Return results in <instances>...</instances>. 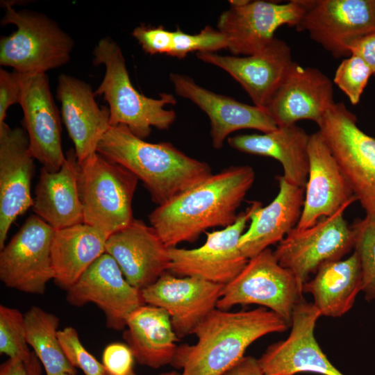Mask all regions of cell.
Returning <instances> with one entry per match:
<instances>
[{"label":"cell","instance_id":"4fadbf2b","mask_svg":"<svg viewBox=\"0 0 375 375\" xmlns=\"http://www.w3.org/2000/svg\"><path fill=\"white\" fill-rule=\"evenodd\" d=\"M335 58L349 57L354 40L375 31V0L306 1L296 26Z\"/></svg>","mask_w":375,"mask_h":375},{"label":"cell","instance_id":"74e56055","mask_svg":"<svg viewBox=\"0 0 375 375\" xmlns=\"http://www.w3.org/2000/svg\"><path fill=\"white\" fill-rule=\"evenodd\" d=\"M133 354L127 344L112 343L103 350L102 364L110 375H128L133 369Z\"/></svg>","mask_w":375,"mask_h":375},{"label":"cell","instance_id":"ee69618b","mask_svg":"<svg viewBox=\"0 0 375 375\" xmlns=\"http://www.w3.org/2000/svg\"><path fill=\"white\" fill-rule=\"evenodd\" d=\"M158 375H183L182 373H178L177 372H175V371H172V372H164V373H161Z\"/></svg>","mask_w":375,"mask_h":375},{"label":"cell","instance_id":"603a6c76","mask_svg":"<svg viewBox=\"0 0 375 375\" xmlns=\"http://www.w3.org/2000/svg\"><path fill=\"white\" fill-rule=\"evenodd\" d=\"M106 253L115 260L127 282L140 290L169 271V248L156 230L140 219H133L111 234Z\"/></svg>","mask_w":375,"mask_h":375},{"label":"cell","instance_id":"8fae6325","mask_svg":"<svg viewBox=\"0 0 375 375\" xmlns=\"http://www.w3.org/2000/svg\"><path fill=\"white\" fill-rule=\"evenodd\" d=\"M261 205L253 201L235 222L219 231L206 232V241L192 249L169 248V271L182 276L197 277L212 283L226 285L247 265L249 259L241 252L238 242L255 209Z\"/></svg>","mask_w":375,"mask_h":375},{"label":"cell","instance_id":"4dcf8cb0","mask_svg":"<svg viewBox=\"0 0 375 375\" xmlns=\"http://www.w3.org/2000/svg\"><path fill=\"white\" fill-rule=\"evenodd\" d=\"M26 338L42 363L47 375L76 374L66 358L58 338L59 318L33 306L24 315Z\"/></svg>","mask_w":375,"mask_h":375},{"label":"cell","instance_id":"7dc6e473","mask_svg":"<svg viewBox=\"0 0 375 375\" xmlns=\"http://www.w3.org/2000/svg\"><path fill=\"white\" fill-rule=\"evenodd\" d=\"M374 299H375V295H374Z\"/></svg>","mask_w":375,"mask_h":375},{"label":"cell","instance_id":"4316f807","mask_svg":"<svg viewBox=\"0 0 375 375\" xmlns=\"http://www.w3.org/2000/svg\"><path fill=\"white\" fill-rule=\"evenodd\" d=\"M309 135L292 124L263 134L238 135L227 138L228 144L241 152L272 157L280 162L289 183L305 188L308 176Z\"/></svg>","mask_w":375,"mask_h":375},{"label":"cell","instance_id":"d6986e66","mask_svg":"<svg viewBox=\"0 0 375 375\" xmlns=\"http://www.w3.org/2000/svg\"><path fill=\"white\" fill-rule=\"evenodd\" d=\"M199 60L229 74L249 94L253 105L265 108L294 61L291 49L283 40L274 38L261 51L249 56H222L197 53Z\"/></svg>","mask_w":375,"mask_h":375},{"label":"cell","instance_id":"f6af8a7d","mask_svg":"<svg viewBox=\"0 0 375 375\" xmlns=\"http://www.w3.org/2000/svg\"><path fill=\"white\" fill-rule=\"evenodd\" d=\"M108 375H110V374H108ZM128 375H137V374H135V372L133 369Z\"/></svg>","mask_w":375,"mask_h":375},{"label":"cell","instance_id":"8992f818","mask_svg":"<svg viewBox=\"0 0 375 375\" xmlns=\"http://www.w3.org/2000/svg\"><path fill=\"white\" fill-rule=\"evenodd\" d=\"M78 164L83 223L108 237L128 226L138 178L98 152Z\"/></svg>","mask_w":375,"mask_h":375},{"label":"cell","instance_id":"7c38bea8","mask_svg":"<svg viewBox=\"0 0 375 375\" xmlns=\"http://www.w3.org/2000/svg\"><path fill=\"white\" fill-rule=\"evenodd\" d=\"M54 229L36 215L29 216L0 253V280L24 293L43 294L53 279L51 245Z\"/></svg>","mask_w":375,"mask_h":375},{"label":"cell","instance_id":"9c48e42d","mask_svg":"<svg viewBox=\"0 0 375 375\" xmlns=\"http://www.w3.org/2000/svg\"><path fill=\"white\" fill-rule=\"evenodd\" d=\"M349 206L306 229L294 227L274 251L278 263L293 273L301 290L310 274L327 262L340 260L354 247L355 231L344 218Z\"/></svg>","mask_w":375,"mask_h":375},{"label":"cell","instance_id":"7bdbcfd3","mask_svg":"<svg viewBox=\"0 0 375 375\" xmlns=\"http://www.w3.org/2000/svg\"><path fill=\"white\" fill-rule=\"evenodd\" d=\"M40 361L33 351L31 352V358L26 364L28 375H42Z\"/></svg>","mask_w":375,"mask_h":375},{"label":"cell","instance_id":"7402d4cb","mask_svg":"<svg viewBox=\"0 0 375 375\" xmlns=\"http://www.w3.org/2000/svg\"><path fill=\"white\" fill-rule=\"evenodd\" d=\"M331 80L322 71L294 62L265 108L278 127L312 120L318 124L335 103Z\"/></svg>","mask_w":375,"mask_h":375},{"label":"cell","instance_id":"cb8c5ba5","mask_svg":"<svg viewBox=\"0 0 375 375\" xmlns=\"http://www.w3.org/2000/svg\"><path fill=\"white\" fill-rule=\"evenodd\" d=\"M56 95L78 163H81L97 153L99 142L110 128L109 109L98 105L88 83L65 74L58 78Z\"/></svg>","mask_w":375,"mask_h":375},{"label":"cell","instance_id":"bcb514c9","mask_svg":"<svg viewBox=\"0 0 375 375\" xmlns=\"http://www.w3.org/2000/svg\"><path fill=\"white\" fill-rule=\"evenodd\" d=\"M56 375H75V374H68V373H61V374H56Z\"/></svg>","mask_w":375,"mask_h":375},{"label":"cell","instance_id":"e0dca14e","mask_svg":"<svg viewBox=\"0 0 375 375\" xmlns=\"http://www.w3.org/2000/svg\"><path fill=\"white\" fill-rule=\"evenodd\" d=\"M224 286L197 277L178 278L165 273L141 291L146 304L167 312L177 337L183 338L193 333L217 308Z\"/></svg>","mask_w":375,"mask_h":375},{"label":"cell","instance_id":"836d02e7","mask_svg":"<svg viewBox=\"0 0 375 375\" xmlns=\"http://www.w3.org/2000/svg\"><path fill=\"white\" fill-rule=\"evenodd\" d=\"M172 33V46L168 56L178 59H183L189 53L194 51L216 53L228 49L226 36L210 25L205 26L197 34L186 33L179 27Z\"/></svg>","mask_w":375,"mask_h":375},{"label":"cell","instance_id":"7a4b0ae2","mask_svg":"<svg viewBox=\"0 0 375 375\" xmlns=\"http://www.w3.org/2000/svg\"><path fill=\"white\" fill-rule=\"evenodd\" d=\"M290 326L264 307L238 312L216 308L195 328L197 342L178 347L172 365L182 369L183 375H223L244 356L253 342Z\"/></svg>","mask_w":375,"mask_h":375},{"label":"cell","instance_id":"60d3db41","mask_svg":"<svg viewBox=\"0 0 375 375\" xmlns=\"http://www.w3.org/2000/svg\"><path fill=\"white\" fill-rule=\"evenodd\" d=\"M223 375H266L258 360L252 356H244L237 364Z\"/></svg>","mask_w":375,"mask_h":375},{"label":"cell","instance_id":"d6a6232c","mask_svg":"<svg viewBox=\"0 0 375 375\" xmlns=\"http://www.w3.org/2000/svg\"><path fill=\"white\" fill-rule=\"evenodd\" d=\"M355 231V251L362 268V291L367 300L375 295V221L366 217L357 220L351 226Z\"/></svg>","mask_w":375,"mask_h":375},{"label":"cell","instance_id":"277c9868","mask_svg":"<svg viewBox=\"0 0 375 375\" xmlns=\"http://www.w3.org/2000/svg\"><path fill=\"white\" fill-rule=\"evenodd\" d=\"M93 64L103 65L104 77L94 94L103 96L108 104L110 126L124 125L137 137L148 138L151 127L167 130L176 114L166 109L175 105L176 99L170 93H160L151 98L138 91L133 85L121 48L109 37L101 39L93 51Z\"/></svg>","mask_w":375,"mask_h":375},{"label":"cell","instance_id":"3957f363","mask_svg":"<svg viewBox=\"0 0 375 375\" xmlns=\"http://www.w3.org/2000/svg\"><path fill=\"white\" fill-rule=\"evenodd\" d=\"M97 152L133 174L158 206L212 174L208 163L186 155L170 142H147L124 125L110 126Z\"/></svg>","mask_w":375,"mask_h":375},{"label":"cell","instance_id":"484cf974","mask_svg":"<svg viewBox=\"0 0 375 375\" xmlns=\"http://www.w3.org/2000/svg\"><path fill=\"white\" fill-rule=\"evenodd\" d=\"M279 191L265 208L257 207L251 215L249 229L240 237L238 247L249 260L272 244L280 242L296 226L304 202L305 188L292 185L278 176Z\"/></svg>","mask_w":375,"mask_h":375},{"label":"cell","instance_id":"1f68e13d","mask_svg":"<svg viewBox=\"0 0 375 375\" xmlns=\"http://www.w3.org/2000/svg\"><path fill=\"white\" fill-rule=\"evenodd\" d=\"M0 353L26 364L31 356L26 338L24 316L13 308L0 306Z\"/></svg>","mask_w":375,"mask_h":375},{"label":"cell","instance_id":"9a60e30c","mask_svg":"<svg viewBox=\"0 0 375 375\" xmlns=\"http://www.w3.org/2000/svg\"><path fill=\"white\" fill-rule=\"evenodd\" d=\"M319 312L301 300L295 306L288 337L271 344L258 359L266 375H294L310 372L344 375L333 365L317 343L314 331Z\"/></svg>","mask_w":375,"mask_h":375},{"label":"cell","instance_id":"8d00e7d4","mask_svg":"<svg viewBox=\"0 0 375 375\" xmlns=\"http://www.w3.org/2000/svg\"><path fill=\"white\" fill-rule=\"evenodd\" d=\"M143 51L149 55H169L172 46L173 33L163 26L140 24L132 31Z\"/></svg>","mask_w":375,"mask_h":375},{"label":"cell","instance_id":"d4e9b609","mask_svg":"<svg viewBox=\"0 0 375 375\" xmlns=\"http://www.w3.org/2000/svg\"><path fill=\"white\" fill-rule=\"evenodd\" d=\"M32 209L54 230L83 223L74 149L66 153L58 171L50 172L43 167L40 169Z\"/></svg>","mask_w":375,"mask_h":375},{"label":"cell","instance_id":"52a82bcc","mask_svg":"<svg viewBox=\"0 0 375 375\" xmlns=\"http://www.w3.org/2000/svg\"><path fill=\"white\" fill-rule=\"evenodd\" d=\"M317 125L365 217L375 221V138L359 128L342 102H335Z\"/></svg>","mask_w":375,"mask_h":375},{"label":"cell","instance_id":"44dd1931","mask_svg":"<svg viewBox=\"0 0 375 375\" xmlns=\"http://www.w3.org/2000/svg\"><path fill=\"white\" fill-rule=\"evenodd\" d=\"M169 79L177 95L190 100L208 115L216 149H221L228 136L236 131L251 128L265 133L278 128L265 108L208 90L187 75L171 73Z\"/></svg>","mask_w":375,"mask_h":375},{"label":"cell","instance_id":"ab89813d","mask_svg":"<svg viewBox=\"0 0 375 375\" xmlns=\"http://www.w3.org/2000/svg\"><path fill=\"white\" fill-rule=\"evenodd\" d=\"M348 49L351 54L362 58L375 76V31L368 33L350 44Z\"/></svg>","mask_w":375,"mask_h":375},{"label":"cell","instance_id":"f546056e","mask_svg":"<svg viewBox=\"0 0 375 375\" xmlns=\"http://www.w3.org/2000/svg\"><path fill=\"white\" fill-rule=\"evenodd\" d=\"M108 236L84 223L54 230L51 245L53 279L66 290L106 253Z\"/></svg>","mask_w":375,"mask_h":375},{"label":"cell","instance_id":"5b68a950","mask_svg":"<svg viewBox=\"0 0 375 375\" xmlns=\"http://www.w3.org/2000/svg\"><path fill=\"white\" fill-rule=\"evenodd\" d=\"M14 3L3 1L1 24H14L17 30L0 38V65L21 74H37L67 64L74 45L72 38L47 15L17 11Z\"/></svg>","mask_w":375,"mask_h":375},{"label":"cell","instance_id":"ac0fdd59","mask_svg":"<svg viewBox=\"0 0 375 375\" xmlns=\"http://www.w3.org/2000/svg\"><path fill=\"white\" fill-rule=\"evenodd\" d=\"M34 158L28 138L22 128L0 125V249L10 228L19 215L32 208L31 194Z\"/></svg>","mask_w":375,"mask_h":375},{"label":"cell","instance_id":"6da1fadb","mask_svg":"<svg viewBox=\"0 0 375 375\" xmlns=\"http://www.w3.org/2000/svg\"><path fill=\"white\" fill-rule=\"evenodd\" d=\"M256 174L249 165L231 166L149 215L151 226L168 248L193 242L208 228L233 224L237 210L251 188Z\"/></svg>","mask_w":375,"mask_h":375},{"label":"cell","instance_id":"2e32d148","mask_svg":"<svg viewBox=\"0 0 375 375\" xmlns=\"http://www.w3.org/2000/svg\"><path fill=\"white\" fill-rule=\"evenodd\" d=\"M23 126L29 151L50 172L58 171L65 160L61 143L59 112L52 97L47 74H21Z\"/></svg>","mask_w":375,"mask_h":375},{"label":"cell","instance_id":"5bb4252c","mask_svg":"<svg viewBox=\"0 0 375 375\" xmlns=\"http://www.w3.org/2000/svg\"><path fill=\"white\" fill-rule=\"evenodd\" d=\"M66 300L76 307L94 303L103 312L106 326L116 331L124 329L129 315L146 304L142 291L127 282L115 260L107 253L67 290Z\"/></svg>","mask_w":375,"mask_h":375},{"label":"cell","instance_id":"f1b7e54d","mask_svg":"<svg viewBox=\"0 0 375 375\" xmlns=\"http://www.w3.org/2000/svg\"><path fill=\"white\" fill-rule=\"evenodd\" d=\"M315 276L306 281L302 292L313 297L314 306L321 316L339 317L353 307L362 291V275L360 260L355 251L345 260L322 265Z\"/></svg>","mask_w":375,"mask_h":375},{"label":"cell","instance_id":"f35d334b","mask_svg":"<svg viewBox=\"0 0 375 375\" xmlns=\"http://www.w3.org/2000/svg\"><path fill=\"white\" fill-rule=\"evenodd\" d=\"M21 98L20 74L0 69V125L5 123L10 106L19 103Z\"/></svg>","mask_w":375,"mask_h":375},{"label":"cell","instance_id":"b9f144b4","mask_svg":"<svg viewBox=\"0 0 375 375\" xmlns=\"http://www.w3.org/2000/svg\"><path fill=\"white\" fill-rule=\"evenodd\" d=\"M0 375H28L26 364L18 358H9L1 365Z\"/></svg>","mask_w":375,"mask_h":375},{"label":"cell","instance_id":"ffe728a7","mask_svg":"<svg viewBox=\"0 0 375 375\" xmlns=\"http://www.w3.org/2000/svg\"><path fill=\"white\" fill-rule=\"evenodd\" d=\"M309 172L302 212L296 228L315 225L356 200L329 147L319 131L309 135Z\"/></svg>","mask_w":375,"mask_h":375},{"label":"cell","instance_id":"83f0119b","mask_svg":"<svg viewBox=\"0 0 375 375\" xmlns=\"http://www.w3.org/2000/svg\"><path fill=\"white\" fill-rule=\"evenodd\" d=\"M126 327L123 338L140 365L158 369L173 364L178 337L167 312L142 305L129 315Z\"/></svg>","mask_w":375,"mask_h":375},{"label":"cell","instance_id":"e575fe53","mask_svg":"<svg viewBox=\"0 0 375 375\" xmlns=\"http://www.w3.org/2000/svg\"><path fill=\"white\" fill-rule=\"evenodd\" d=\"M372 75L365 62L351 54L343 59L338 67L333 83L346 94L351 104L356 105Z\"/></svg>","mask_w":375,"mask_h":375},{"label":"cell","instance_id":"30bf717a","mask_svg":"<svg viewBox=\"0 0 375 375\" xmlns=\"http://www.w3.org/2000/svg\"><path fill=\"white\" fill-rule=\"evenodd\" d=\"M230 7L217 20V29L228 39L233 56H249L264 49L283 25L295 26L306 10V1L287 3L256 0L229 1Z\"/></svg>","mask_w":375,"mask_h":375},{"label":"cell","instance_id":"ba28073f","mask_svg":"<svg viewBox=\"0 0 375 375\" xmlns=\"http://www.w3.org/2000/svg\"><path fill=\"white\" fill-rule=\"evenodd\" d=\"M302 294L293 273L282 267L268 248L250 258L240 273L224 286L217 308L228 310L235 305L257 304L291 325Z\"/></svg>","mask_w":375,"mask_h":375},{"label":"cell","instance_id":"d590c367","mask_svg":"<svg viewBox=\"0 0 375 375\" xmlns=\"http://www.w3.org/2000/svg\"><path fill=\"white\" fill-rule=\"evenodd\" d=\"M58 338L66 358L74 367L81 369L85 375H108L103 364L83 346L74 328L59 330Z\"/></svg>","mask_w":375,"mask_h":375}]
</instances>
